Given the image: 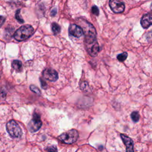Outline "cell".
<instances>
[{
  "instance_id": "6da1fadb",
  "label": "cell",
  "mask_w": 152,
  "mask_h": 152,
  "mask_svg": "<svg viewBox=\"0 0 152 152\" xmlns=\"http://www.w3.org/2000/svg\"><path fill=\"white\" fill-rule=\"evenodd\" d=\"M34 33V28L30 25H24L16 30L14 34V39L19 42L28 39Z\"/></svg>"
},
{
  "instance_id": "7a4b0ae2",
  "label": "cell",
  "mask_w": 152,
  "mask_h": 152,
  "mask_svg": "<svg viewBox=\"0 0 152 152\" xmlns=\"http://www.w3.org/2000/svg\"><path fill=\"white\" fill-rule=\"evenodd\" d=\"M6 129L9 135L14 138H20L23 135V132L17 122L14 120H11L6 125Z\"/></svg>"
},
{
  "instance_id": "3957f363",
  "label": "cell",
  "mask_w": 152,
  "mask_h": 152,
  "mask_svg": "<svg viewBox=\"0 0 152 152\" xmlns=\"http://www.w3.org/2000/svg\"><path fill=\"white\" fill-rule=\"evenodd\" d=\"M78 138V132L76 129H72L68 131L58 137V139L65 144H72L75 142Z\"/></svg>"
},
{
  "instance_id": "277c9868",
  "label": "cell",
  "mask_w": 152,
  "mask_h": 152,
  "mask_svg": "<svg viewBox=\"0 0 152 152\" xmlns=\"http://www.w3.org/2000/svg\"><path fill=\"white\" fill-rule=\"evenodd\" d=\"M42 125V122L40 119V115L37 113H34L32 119L28 124V128L31 132L37 131Z\"/></svg>"
},
{
  "instance_id": "5b68a950",
  "label": "cell",
  "mask_w": 152,
  "mask_h": 152,
  "mask_svg": "<svg viewBox=\"0 0 152 152\" xmlns=\"http://www.w3.org/2000/svg\"><path fill=\"white\" fill-rule=\"evenodd\" d=\"M109 4L111 10L115 13H121L125 10V5L120 0H110Z\"/></svg>"
},
{
  "instance_id": "8992f818",
  "label": "cell",
  "mask_w": 152,
  "mask_h": 152,
  "mask_svg": "<svg viewBox=\"0 0 152 152\" xmlns=\"http://www.w3.org/2000/svg\"><path fill=\"white\" fill-rule=\"evenodd\" d=\"M44 78L49 81H56L58 78V72L53 69L46 68L42 72Z\"/></svg>"
},
{
  "instance_id": "52a82bcc",
  "label": "cell",
  "mask_w": 152,
  "mask_h": 152,
  "mask_svg": "<svg viewBox=\"0 0 152 152\" xmlns=\"http://www.w3.org/2000/svg\"><path fill=\"white\" fill-rule=\"evenodd\" d=\"M68 30L71 35L76 37H80L84 34V30L83 28L75 24H71L69 27Z\"/></svg>"
},
{
  "instance_id": "ba28073f",
  "label": "cell",
  "mask_w": 152,
  "mask_h": 152,
  "mask_svg": "<svg viewBox=\"0 0 152 152\" xmlns=\"http://www.w3.org/2000/svg\"><path fill=\"white\" fill-rule=\"evenodd\" d=\"M121 137L126 146V152H134V143L131 138L125 134H121Z\"/></svg>"
},
{
  "instance_id": "9c48e42d",
  "label": "cell",
  "mask_w": 152,
  "mask_h": 152,
  "mask_svg": "<svg viewBox=\"0 0 152 152\" xmlns=\"http://www.w3.org/2000/svg\"><path fill=\"white\" fill-rule=\"evenodd\" d=\"M140 23L141 26L144 28H147L152 25V13H148L144 15Z\"/></svg>"
},
{
  "instance_id": "30bf717a",
  "label": "cell",
  "mask_w": 152,
  "mask_h": 152,
  "mask_svg": "<svg viewBox=\"0 0 152 152\" xmlns=\"http://www.w3.org/2000/svg\"><path fill=\"white\" fill-rule=\"evenodd\" d=\"M87 49L89 54L93 57L96 56L99 52V46L97 42L93 45H90L89 47L87 48Z\"/></svg>"
},
{
  "instance_id": "8fae6325",
  "label": "cell",
  "mask_w": 152,
  "mask_h": 152,
  "mask_svg": "<svg viewBox=\"0 0 152 152\" xmlns=\"http://www.w3.org/2000/svg\"><path fill=\"white\" fill-rule=\"evenodd\" d=\"M12 66L15 70L19 71L22 68V63L19 60H14L12 62Z\"/></svg>"
},
{
  "instance_id": "7c38bea8",
  "label": "cell",
  "mask_w": 152,
  "mask_h": 152,
  "mask_svg": "<svg viewBox=\"0 0 152 152\" xmlns=\"http://www.w3.org/2000/svg\"><path fill=\"white\" fill-rule=\"evenodd\" d=\"M52 31L54 34H57L60 33L61 31V27L60 26L56 23H53L51 25Z\"/></svg>"
},
{
  "instance_id": "4fadbf2b",
  "label": "cell",
  "mask_w": 152,
  "mask_h": 152,
  "mask_svg": "<svg viewBox=\"0 0 152 152\" xmlns=\"http://www.w3.org/2000/svg\"><path fill=\"white\" fill-rule=\"evenodd\" d=\"M127 56H128V53L126 52H123L122 53L119 54L117 56V59H118V60L119 61L123 62V61H124L126 59Z\"/></svg>"
},
{
  "instance_id": "5bb4252c",
  "label": "cell",
  "mask_w": 152,
  "mask_h": 152,
  "mask_svg": "<svg viewBox=\"0 0 152 152\" xmlns=\"http://www.w3.org/2000/svg\"><path fill=\"white\" fill-rule=\"evenodd\" d=\"M131 117L133 121L134 122H138L140 119V115L137 112H133L131 114Z\"/></svg>"
},
{
  "instance_id": "9a60e30c",
  "label": "cell",
  "mask_w": 152,
  "mask_h": 152,
  "mask_svg": "<svg viewBox=\"0 0 152 152\" xmlns=\"http://www.w3.org/2000/svg\"><path fill=\"white\" fill-rule=\"evenodd\" d=\"M45 150L47 152H58V149H57L56 147L54 145L46 147L45 148Z\"/></svg>"
},
{
  "instance_id": "2e32d148",
  "label": "cell",
  "mask_w": 152,
  "mask_h": 152,
  "mask_svg": "<svg viewBox=\"0 0 152 152\" xmlns=\"http://www.w3.org/2000/svg\"><path fill=\"white\" fill-rule=\"evenodd\" d=\"M15 18L16 20L20 22V23H24V20L21 17V15H20V10H18L17 11V12H15Z\"/></svg>"
},
{
  "instance_id": "e0dca14e",
  "label": "cell",
  "mask_w": 152,
  "mask_h": 152,
  "mask_svg": "<svg viewBox=\"0 0 152 152\" xmlns=\"http://www.w3.org/2000/svg\"><path fill=\"white\" fill-rule=\"evenodd\" d=\"M30 90H31L33 92H34V93H36V94H40V90H39L36 86H34V85H31L30 87Z\"/></svg>"
},
{
  "instance_id": "ac0fdd59",
  "label": "cell",
  "mask_w": 152,
  "mask_h": 152,
  "mask_svg": "<svg viewBox=\"0 0 152 152\" xmlns=\"http://www.w3.org/2000/svg\"><path fill=\"white\" fill-rule=\"evenodd\" d=\"M91 11L92 12L96 15H98L99 14V8L96 7V6H93L91 8Z\"/></svg>"
},
{
  "instance_id": "d6986e66",
  "label": "cell",
  "mask_w": 152,
  "mask_h": 152,
  "mask_svg": "<svg viewBox=\"0 0 152 152\" xmlns=\"http://www.w3.org/2000/svg\"><path fill=\"white\" fill-rule=\"evenodd\" d=\"M146 38L148 42H152V30L147 34Z\"/></svg>"
},
{
  "instance_id": "ffe728a7",
  "label": "cell",
  "mask_w": 152,
  "mask_h": 152,
  "mask_svg": "<svg viewBox=\"0 0 152 152\" xmlns=\"http://www.w3.org/2000/svg\"><path fill=\"white\" fill-rule=\"evenodd\" d=\"M87 86V82H82L80 84V88L82 89V90H84L86 88Z\"/></svg>"
},
{
  "instance_id": "44dd1931",
  "label": "cell",
  "mask_w": 152,
  "mask_h": 152,
  "mask_svg": "<svg viewBox=\"0 0 152 152\" xmlns=\"http://www.w3.org/2000/svg\"><path fill=\"white\" fill-rule=\"evenodd\" d=\"M40 83H41V86H42V88H46L47 87V84L44 80H43L42 79H40Z\"/></svg>"
},
{
  "instance_id": "7402d4cb",
  "label": "cell",
  "mask_w": 152,
  "mask_h": 152,
  "mask_svg": "<svg viewBox=\"0 0 152 152\" xmlns=\"http://www.w3.org/2000/svg\"><path fill=\"white\" fill-rule=\"evenodd\" d=\"M56 14V9H54L51 11V15L54 16Z\"/></svg>"
},
{
  "instance_id": "603a6c76",
  "label": "cell",
  "mask_w": 152,
  "mask_h": 152,
  "mask_svg": "<svg viewBox=\"0 0 152 152\" xmlns=\"http://www.w3.org/2000/svg\"><path fill=\"white\" fill-rule=\"evenodd\" d=\"M151 9L152 10V3H151Z\"/></svg>"
}]
</instances>
